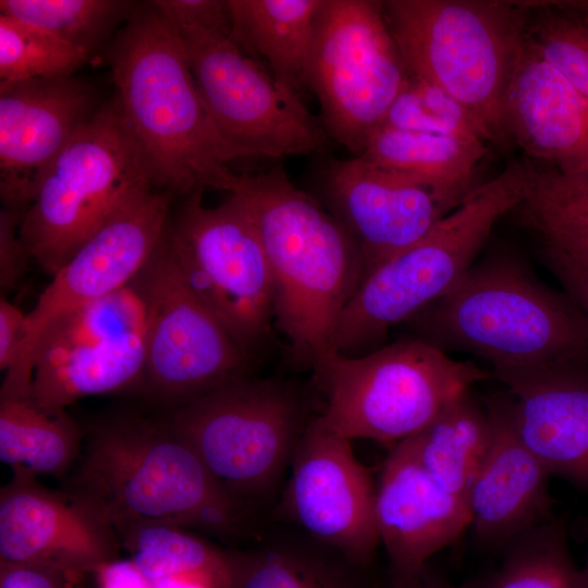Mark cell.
I'll return each instance as SVG.
<instances>
[{"label":"cell","instance_id":"obj_1","mask_svg":"<svg viewBox=\"0 0 588 588\" xmlns=\"http://www.w3.org/2000/svg\"><path fill=\"white\" fill-rule=\"evenodd\" d=\"M107 61L123 119L155 186L182 198L207 188L233 194L241 174L229 163L245 155L210 119L177 26L151 1L137 5L111 40Z\"/></svg>","mask_w":588,"mask_h":588},{"label":"cell","instance_id":"obj_2","mask_svg":"<svg viewBox=\"0 0 588 588\" xmlns=\"http://www.w3.org/2000/svg\"><path fill=\"white\" fill-rule=\"evenodd\" d=\"M236 194L260 237L273 284L274 324L293 365L320 370L335 354L342 310L364 279L358 247L281 167L241 174Z\"/></svg>","mask_w":588,"mask_h":588},{"label":"cell","instance_id":"obj_3","mask_svg":"<svg viewBox=\"0 0 588 588\" xmlns=\"http://www.w3.org/2000/svg\"><path fill=\"white\" fill-rule=\"evenodd\" d=\"M405 323L416 338L475 355L491 370L588 363L587 318L510 253L476 260Z\"/></svg>","mask_w":588,"mask_h":588},{"label":"cell","instance_id":"obj_4","mask_svg":"<svg viewBox=\"0 0 588 588\" xmlns=\"http://www.w3.org/2000/svg\"><path fill=\"white\" fill-rule=\"evenodd\" d=\"M74 490L95 500L111 524L158 522L222 539L253 532L252 509L225 490L162 420L120 415L96 425Z\"/></svg>","mask_w":588,"mask_h":588},{"label":"cell","instance_id":"obj_5","mask_svg":"<svg viewBox=\"0 0 588 588\" xmlns=\"http://www.w3.org/2000/svg\"><path fill=\"white\" fill-rule=\"evenodd\" d=\"M530 3L387 0L383 14L408 73L441 88L478 122L488 142H510L506 90L525 48Z\"/></svg>","mask_w":588,"mask_h":588},{"label":"cell","instance_id":"obj_6","mask_svg":"<svg viewBox=\"0 0 588 588\" xmlns=\"http://www.w3.org/2000/svg\"><path fill=\"white\" fill-rule=\"evenodd\" d=\"M530 179L529 163L510 162L424 237L368 273L340 315L335 351L355 357L377 350L392 326L450 291L475 264L497 222L525 201Z\"/></svg>","mask_w":588,"mask_h":588},{"label":"cell","instance_id":"obj_7","mask_svg":"<svg viewBox=\"0 0 588 588\" xmlns=\"http://www.w3.org/2000/svg\"><path fill=\"white\" fill-rule=\"evenodd\" d=\"M157 188L114 97L57 155L20 224L21 238L51 277L114 212Z\"/></svg>","mask_w":588,"mask_h":588},{"label":"cell","instance_id":"obj_8","mask_svg":"<svg viewBox=\"0 0 588 588\" xmlns=\"http://www.w3.org/2000/svg\"><path fill=\"white\" fill-rule=\"evenodd\" d=\"M315 376L327 396L319 417L330 431L396 443L477 382L493 379L491 370L416 336L362 356L338 353Z\"/></svg>","mask_w":588,"mask_h":588},{"label":"cell","instance_id":"obj_9","mask_svg":"<svg viewBox=\"0 0 588 588\" xmlns=\"http://www.w3.org/2000/svg\"><path fill=\"white\" fill-rule=\"evenodd\" d=\"M310 420L290 384L245 376L171 409L162 421L253 509L274 493Z\"/></svg>","mask_w":588,"mask_h":588},{"label":"cell","instance_id":"obj_10","mask_svg":"<svg viewBox=\"0 0 588 588\" xmlns=\"http://www.w3.org/2000/svg\"><path fill=\"white\" fill-rule=\"evenodd\" d=\"M203 194L183 198L167 238L191 289L248 355L274 322L269 264L248 210L236 194L213 208Z\"/></svg>","mask_w":588,"mask_h":588},{"label":"cell","instance_id":"obj_11","mask_svg":"<svg viewBox=\"0 0 588 588\" xmlns=\"http://www.w3.org/2000/svg\"><path fill=\"white\" fill-rule=\"evenodd\" d=\"M408 74L381 1L322 0L307 86L328 136L360 156Z\"/></svg>","mask_w":588,"mask_h":588},{"label":"cell","instance_id":"obj_12","mask_svg":"<svg viewBox=\"0 0 588 588\" xmlns=\"http://www.w3.org/2000/svg\"><path fill=\"white\" fill-rule=\"evenodd\" d=\"M134 283L146 307L143 389L152 400L173 409L248 376L250 355L191 289L167 231Z\"/></svg>","mask_w":588,"mask_h":588},{"label":"cell","instance_id":"obj_13","mask_svg":"<svg viewBox=\"0 0 588 588\" xmlns=\"http://www.w3.org/2000/svg\"><path fill=\"white\" fill-rule=\"evenodd\" d=\"M172 198L159 188L137 194L52 275L26 315L25 338L15 364L4 373L0 399L30 397L36 358L53 328L135 280L163 240Z\"/></svg>","mask_w":588,"mask_h":588},{"label":"cell","instance_id":"obj_14","mask_svg":"<svg viewBox=\"0 0 588 588\" xmlns=\"http://www.w3.org/2000/svg\"><path fill=\"white\" fill-rule=\"evenodd\" d=\"M203 103L221 137L245 157L320 150L328 134L298 94L280 85L228 36L177 26Z\"/></svg>","mask_w":588,"mask_h":588},{"label":"cell","instance_id":"obj_15","mask_svg":"<svg viewBox=\"0 0 588 588\" xmlns=\"http://www.w3.org/2000/svg\"><path fill=\"white\" fill-rule=\"evenodd\" d=\"M291 468L278 516L357 566L369 567L380 544L376 486L356 458L351 440L330 431L319 416L313 418Z\"/></svg>","mask_w":588,"mask_h":588},{"label":"cell","instance_id":"obj_16","mask_svg":"<svg viewBox=\"0 0 588 588\" xmlns=\"http://www.w3.org/2000/svg\"><path fill=\"white\" fill-rule=\"evenodd\" d=\"M0 490V563L47 567L79 578L118 558V535L86 494L46 488L12 470Z\"/></svg>","mask_w":588,"mask_h":588},{"label":"cell","instance_id":"obj_17","mask_svg":"<svg viewBox=\"0 0 588 588\" xmlns=\"http://www.w3.org/2000/svg\"><path fill=\"white\" fill-rule=\"evenodd\" d=\"M322 192L329 212L359 249L364 278L457 207L413 175L359 156L332 161Z\"/></svg>","mask_w":588,"mask_h":588},{"label":"cell","instance_id":"obj_18","mask_svg":"<svg viewBox=\"0 0 588 588\" xmlns=\"http://www.w3.org/2000/svg\"><path fill=\"white\" fill-rule=\"evenodd\" d=\"M99 107L75 76L0 83V195L22 213L45 170Z\"/></svg>","mask_w":588,"mask_h":588},{"label":"cell","instance_id":"obj_19","mask_svg":"<svg viewBox=\"0 0 588 588\" xmlns=\"http://www.w3.org/2000/svg\"><path fill=\"white\" fill-rule=\"evenodd\" d=\"M490 438L467 504L476 543L503 551L516 537L552 514L550 473L520 438L507 392L485 402Z\"/></svg>","mask_w":588,"mask_h":588},{"label":"cell","instance_id":"obj_20","mask_svg":"<svg viewBox=\"0 0 588 588\" xmlns=\"http://www.w3.org/2000/svg\"><path fill=\"white\" fill-rule=\"evenodd\" d=\"M376 524L390 571L412 573L470 525L467 501L443 490L406 438L390 451L376 485Z\"/></svg>","mask_w":588,"mask_h":588},{"label":"cell","instance_id":"obj_21","mask_svg":"<svg viewBox=\"0 0 588 588\" xmlns=\"http://www.w3.org/2000/svg\"><path fill=\"white\" fill-rule=\"evenodd\" d=\"M491 372L506 388L520 438L550 475L588 491V363Z\"/></svg>","mask_w":588,"mask_h":588},{"label":"cell","instance_id":"obj_22","mask_svg":"<svg viewBox=\"0 0 588 588\" xmlns=\"http://www.w3.org/2000/svg\"><path fill=\"white\" fill-rule=\"evenodd\" d=\"M511 142L561 173L588 171V97L526 46L504 99Z\"/></svg>","mask_w":588,"mask_h":588},{"label":"cell","instance_id":"obj_23","mask_svg":"<svg viewBox=\"0 0 588 588\" xmlns=\"http://www.w3.org/2000/svg\"><path fill=\"white\" fill-rule=\"evenodd\" d=\"M145 328L97 343L51 348L36 360L32 399L49 411H65L88 395L143 389Z\"/></svg>","mask_w":588,"mask_h":588},{"label":"cell","instance_id":"obj_24","mask_svg":"<svg viewBox=\"0 0 588 588\" xmlns=\"http://www.w3.org/2000/svg\"><path fill=\"white\" fill-rule=\"evenodd\" d=\"M321 5L322 0H228V37L248 57H264L274 79L298 94L307 86Z\"/></svg>","mask_w":588,"mask_h":588},{"label":"cell","instance_id":"obj_25","mask_svg":"<svg viewBox=\"0 0 588 588\" xmlns=\"http://www.w3.org/2000/svg\"><path fill=\"white\" fill-rule=\"evenodd\" d=\"M363 571L299 528L284 529L237 552L230 588H366Z\"/></svg>","mask_w":588,"mask_h":588},{"label":"cell","instance_id":"obj_26","mask_svg":"<svg viewBox=\"0 0 588 588\" xmlns=\"http://www.w3.org/2000/svg\"><path fill=\"white\" fill-rule=\"evenodd\" d=\"M485 140L378 126L364 159L420 180L445 201L458 206L474 188L478 163L487 154Z\"/></svg>","mask_w":588,"mask_h":588},{"label":"cell","instance_id":"obj_27","mask_svg":"<svg viewBox=\"0 0 588 588\" xmlns=\"http://www.w3.org/2000/svg\"><path fill=\"white\" fill-rule=\"evenodd\" d=\"M489 438L485 402L469 389L407 439L431 478L446 492L467 501Z\"/></svg>","mask_w":588,"mask_h":588},{"label":"cell","instance_id":"obj_28","mask_svg":"<svg viewBox=\"0 0 588 588\" xmlns=\"http://www.w3.org/2000/svg\"><path fill=\"white\" fill-rule=\"evenodd\" d=\"M121 547L147 580L198 578L230 588L236 551H225L187 528L158 522L112 523Z\"/></svg>","mask_w":588,"mask_h":588},{"label":"cell","instance_id":"obj_29","mask_svg":"<svg viewBox=\"0 0 588 588\" xmlns=\"http://www.w3.org/2000/svg\"><path fill=\"white\" fill-rule=\"evenodd\" d=\"M82 432L65 411L32 397L0 399V460L34 476H61L77 460Z\"/></svg>","mask_w":588,"mask_h":588},{"label":"cell","instance_id":"obj_30","mask_svg":"<svg viewBox=\"0 0 588 588\" xmlns=\"http://www.w3.org/2000/svg\"><path fill=\"white\" fill-rule=\"evenodd\" d=\"M502 552L495 568L461 588H583L562 519L550 517L516 537Z\"/></svg>","mask_w":588,"mask_h":588},{"label":"cell","instance_id":"obj_31","mask_svg":"<svg viewBox=\"0 0 588 588\" xmlns=\"http://www.w3.org/2000/svg\"><path fill=\"white\" fill-rule=\"evenodd\" d=\"M136 7L121 0H1L0 14L48 32L91 57Z\"/></svg>","mask_w":588,"mask_h":588},{"label":"cell","instance_id":"obj_32","mask_svg":"<svg viewBox=\"0 0 588 588\" xmlns=\"http://www.w3.org/2000/svg\"><path fill=\"white\" fill-rule=\"evenodd\" d=\"M89 57L48 32L0 14V83L74 76Z\"/></svg>","mask_w":588,"mask_h":588},{"label":"cell","instance_id":"obj_33","mask_svg":"<svg viewBox=\"0 0 588 588\" xmlns=\"http://www.w3.org/2000/svg\"><path fill=\"white\" fill-rule=\"evenodd\" d=\"M381 125L488 142L478 122L458 101L411 73Z\"/></svg>","mask_w":588,"mask_h":588},{"label":"cell","instance_id":"obj_34","mask_svg":"<svg viewBox=\"0 0 588 588\" xmlns=\"http://www.w3.org/2000/svg\"><path fill=\"white\" fill-rule=\"evenodd\" d=\"M530 187L515 210L532 231L552 226H588V171L565 174L530 164Z\"/></svg>","mask_w":588,"mask_h":588},{"label":"cell","instance_id":"obj_35","mask_svg":"<svg viewBox=\"0 0 588 588\" xmlns=\"http://www.w3.org/2000/svg\"><path fill=\"white\" fill-rule=\"evenodd\" d=\"M530 4L525 46L588 97V41L585 22L555 12L535 13Z\"/></svg>","mask_w":588,"mask_h":588},{"label":"cell","instance_id":"obj_36","mask_svg":"<svg viewBox=\"0 0 588 588\" xmlns=\"http://www.w3.org/2000/svg\"><path fill=\"white\" fill-rule=\"evenodd\" d=\"M540 259L588 320V254L541 241Z\"/></svg>","mask_w":588,"mask_h":588},{"label":"cell","instance_id":"obj_37","mask_svg":"<svg viewBox=\"0 0 588 588\" xmlns=\"http://www.w3.org/2000/svg\"><path fill=\"white\" fill-rule=\"evenodd\" d=\"M176 26H195L225 36L230 33L228 0L151 1Z\"/></svg>","mask_w":588,"mask_h":588},{"label":"cell","instance_id":"obj_38","mask_svg":"<svg viewBox=\"0 0 588 588\" xmlns=\"http://www.w3.org/2000/svg\"><path fill=\"white\" fill-rule=\"evenodd\" d=\"M23 213L2 207L0 211V286L2 295L24 275L32 259L20 235Z\"/></svg>","mask_w":588,"mask_h":588},{"label":"cell","instance_id":"obj_39","mask_svg":"<svg viewBox=\"0 0 588 588\" xmlns=\"http://www.w3.org/2000/svg\"><path fill=\"white\" fill-rule=\"evenodd\" d=\"M76 579L47 567L0 563V588H74Z\"/></svg>","mask_w":588,"mask_h":588},{"label":"cell","instance_id":"obj_40","mask_svg":"<svg viewBox=\"0 0 588 588\" xmlns=\"http://www.w3.org/2000/svg\"><path fill=\"white\" fill-rule=\"evenodd\" d=\"M26 315L10 303L0 299V369L4 373L15 364L25 338Z\"/></svg>","mask_w":588,"mask_h":588},{"label":"cell","instance_id":"obj_41","mask_svg":"<svg viewBox=\"0 0 588 588\" xmlns=\"http://www.w3.org/2000/svg\"><path fill=\"white\" fill-rule=\"evenodd\" d=\"M97 588H151L150 583L128 560L114 559L98 566L91 574Z\"/></svg>","mask_w":588,"mask_h":588},{"label":"cell","instance_id":"obj_42","mask_svg":"<svg viewBox=\"0 0 588 588\" xmlns=\"http://www.w3.org/2000/svg\"><path fill=\"white\" fill-rule=\"evenodd\" d=\"M384 588H454L449 579L430 562L412 573L390 571Z\"/></svg>","mask_w":588,"mask_h":588},{"label":"cell","instance_id":"obj_43","mask_svg":"<svg viewBox=\"0 0 588 588\" xmlns=\"http://www.w3.org/2000/svg\"><path fill=\"white\" fill-rule=\"evenodd\" d=\"M535 232L542 242L588 254V226H552Z\"/></svg>","mask_w":588,"mask_h":588},{"label":"cell","instance_id":"obj_44","mask_svg":"<svg viewBox=\"0 0 588 588\" xmlns=\"http://www.w3.org/2000/svg\"><path fill=\"white\" fill-rule=\"evenodd\" d=\"M150 585L151 588H218L216 585L198 578H164Z\"/></svg>","mask_w":588,"mask_h":588},{"label":"cell","instance_id":"obj_45","mask_svg":"<svg viewBox=\"0 0 588 588\" xmlns=\"http://www.w3.org/2000/svg\"><path fill=\"white\" fill-rule=\"evenodd\" d=\"M587 540H588V526H587ZM580 578H581L583 588H588V551H587L586 563L584 567L580 568Z\"/></svg>","mask_w":588,"mask_h":588},{"label":"cell","instance_id":"obj_46","mask_svg":"<svg viewBox=\"0 0 588 588\" xmlns=\"http://www.w3.org/2000/svg\"><path fill=\"white\" fill-rule=\"evenodd\" d=\"M586 37L588 41V23L585 21Z\"/></svg>","mask_w":588,"mask_h":588},{"label":"cell","instance_id":"obj_47","mask_svg":"<svg viewBox=\"0 0 588 588\" xmlns=\"http://www.w3.org/2000/svg\"><path fill=\"white\" fill-rule=\"evenodd\" d=\"M586 22L588 23V12H587V19H586Z\"/></svg>","mask_w":588,"mask_h":588}]
</instances>
